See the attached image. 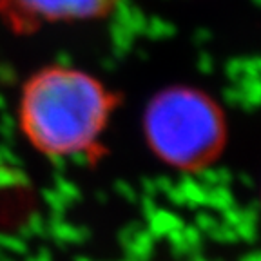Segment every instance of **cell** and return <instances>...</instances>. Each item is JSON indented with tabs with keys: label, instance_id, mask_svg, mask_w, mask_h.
I'll list each match as a JSON object with an SVG mask.
<instances>
[{
	"label": "cell",
	"instance_id": "cell-3",
	"mask_svg": "<svg viewBox=\"0 0 261 261\" xmlns=\"http://www.w3.org/2000/svg\"><path fill=\"white\" fill-rule=\"evenodd\" d=\"M16 18L29 22L78 20L106 13L113 0H11Z\"/></svg>",
	"mask_w": 261,
	"mask_h": 261
},
{
	"label": "cell",
	"instance_id": "cell-2",
	"mask_svg": "<svg viewBox=\"0 0 261 261\" xmlns=\"http://www.w3.org/2000/svg\"><path fill=\"white\" fill-rule=\"evenodd\" d=\"M149 151L176 171L198 172L223 154L228 140L225 111L208 93L189 86L158 91L142 116Z\"/></svg>",
	"mask_w": 261,
	"mask_h": 261
},
{
	"label": "cell",
	"instance_id": "cell-1",
	"mask_svg": "<svg viewBox=\"0 0 261 261\" xmlns=\"http://www.w3.org/2000/svg\"><path fill=\"white\" fill-rule=\"evenodd\" d=\"M118 96L96 76L53 65L22 86L16 118L29 145L47 158L100 154Z\"/></svg>",
	"mask_w": 261,
	"mask_h": 261
}]
</instances>
